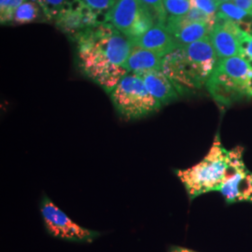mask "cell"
<instances>
[{
	"instance_id": "11",
	"label": "cell",
	"mask_w": 252,
	"mask_h": 252,
	"mask_svg": "<svg viewBox=\"0 0 252 252\" xmlns=\"http://www.w3.org/2000/svg\"><path fill=\"white\" fill-rule=\"evenodd\" d=\"M130 40L132 45L151 51L162 57L180 48L174 36L164 26H154L144 35Z\"/></svg>"
},
{
	"instance_id": "2",
	"label": "cell",
	"mask_w": 252,
	"mask_h": 252,
	"mask_svg": "<svg viewBox=\"0 0 252 252\" xmlns=\"http://www.w3.org/2000/svg\"><path fill=\"white\" fill-rule=\"evenodd\" d=\"M232 150L228 151L217 135L204 159L193 166L180 169L176 175L186 189L190 200L207 192L218 190L229 174Z\"/></svg>"
},
{
	"instance_id": "6",
	"label": "cell",
	"mask_w": 252,
	"mask_h": 252,
	"mask_svg": "<svg viewBox=\"0 0 252 252\" xmlns=\"http://www.w3.org/2000/svg\"><path fill=\"white\" fill-rule=\"evenodd\" d=\"M219 191L229 204L252 203V173L244 162L242 148L236 147L232 150L229 174Z\"/></svg>"
},
{
	"instance_id": "12",
	"label": "cell",
	"mask_w": 252,
	"mask_h": 252,
	"mask_svg": "<svg viewBox=\"0 0 252 252\" xmlns=\"http://www.w3.org/2000/svg\"><path fill=\"white\" fill-rule=\"evenodd\" d=\"M139 76L142 78L151 94L158 100L162 106L168 105L179 98L180 94L162 70L148 71L139 74Z\"/></svg>"
},
{
	"instance_id": "27",
	"label": "cell",
	"mask_w": 252,
	"mask_h": 252,
	"mask_svg": "<svg viewBox=\"0 0 252 252\" xmlns=\"http://www.w3.org/2000/svg\"><path fill=\"white\" fill-rule=\"evenodd\" d=\"M169 252H196L192 250H189L187 248H182V247H172Z\"/></svg>"
},
{
	"instance_id": "13",
	"label": "cell",
	"mask_w": 252,
	"mask_h": 252,
	"mask_svg": "<svg viewBox=\"0 0 252 252\" xmlns=\"http://www.w3.org/2000/svg\"><path fill=\"white\" fill-rule=\"evenodd\" d=\"M162 59L163 57L151 51L132 45V51L125 67L127 72L137 75L153 70H162Z\"/></svg>"
},
{
	"instance_id": "10",
	"label": "cell",
	"mask_w": 252,
	"mask_h": 252,
	"mask_svg": "<svg viewBox=\"0 0 252 252\" xmlns=\"http://www.w3.org/2000/svg\"><path fill=\"white\" fill-rule=\"evenodd\" d=\"M164 27L174 36L180 48L208 37L214 27L202 23H191L184 15L167 16Z\"/></svg>"
},
{
	"instance_id": "3",
	"label": "cell",
	"mask_w": 252,
	"mask_h": 252,
	"mask_svg": "<svg viewBox=\"0 0 252 252\" xmlns=\"http://www.w3.org/2000/svg\"><path fill=\"white\" fill-rule=\"evenodd\" d=\"M118 114L126 121H136L159 111L162 106L147 89L142 78L128 73L109 94Z\"/></svg>"
},
{
	"instance_id": "21",
	"label": "cell",
	"mask_w": 252,
	"mask_h": 252,
	"mask_svg": "<svg viewBox=\"0 0 252 252\" xmlns=\"http://www.w3.org/2000/svg\"><path fill=\"white\" fill-rule=\"evenodd\" d=\"M27 0H0L1 25H10L15 10Z\"/></svg>"
},
{
	"instance_id": "17",
	"label": "cell",
	"mask_w": 252,
	"mask_h": 252,
	"mask_svg": "<svg viewBox=\"0 0 252 252\" xmlns=\"http://www.w3.org/2000/svg\"><path fill=\"white\" fill-rule=\"evenodd\" d=\"M81 5L85 7L86 9H89L94 14H96L98 17L104 20L106 15L111 9L116 0H77Z\"/></svg>"
},
{
	"instance_id": "25",
	"label": "cell",
	"mask_w": 252,
	"mask_h": 252,
	"mask_svg": "<svg viewBox=\"0 0 252 252\" xmlns=\"http://www.w3.org/2000/svg\"><path fill=\"white\" fill-rule=\"evenodd\" d=\"M234 3L239 8L252 14V0H234Z\"/></svg>"
},
{
	"instance_id": "5",
	"label": "cell",
	"mask_w": 252,
	"mask_h": 252,
	"mask_svg": "<svg viewBox=\"0 0 252 252\" xmlns=\"http://www.w3.org/2000/svg\"><path fill=\"white\" fill-rule=\"evenodd\" d=\"M40 213L46 230L54 237L65 241L92 243L100 235L99 232L76 223L48 196L40 202Z\"/></svg>"
},
{
	"instance_id": "18",
	"label": "cell",
	"mask_w": 252,
	"mask_h": 252,
	"mask_svg": "<svg viewBox=\"0 0 252 252\" xmlns=\"http://www.w3.org/2000/svg\"><path fill=\"white\" fill-rule=\"evenodd\" d=\"M40 7L42 14L46 20L51 22L54 21L57 14L60 12L64 4L68 0H34Z\"/></svg>"
},
{
	"instance_id": "23",
	"label": "cell",
	"mask_w": 252,
	"mask_h": 252,
	"mask_svg": "<svg viewBox=\"0 0 252 252\" xmlns=\"http://www.w3.org/2000/svg\"><path fill=\"white\" fill-rule=\"evenodd\" d=\"M239 47L241 51V57L245 60L252 59V36L241 30L237 36Z\"/></svg>"
},
{
	"instance_id": "9",
	"label": "cell",
	"mask_w": 252,
	"mask_h": 252,
	"mask_svg": "<svg viewBox=\"0 0 252 252\" xmlns=\"http://www.w3.org/2000/svg\"><path fill=\"white\" fill-rule=\"evenodd\" d=\"M206 87L212 98L220 106L229 107L248 97L245 83L234 80L216 67L208 78Z\"/></svg>"
},
{
	"instance_id": "26",
	"label": "cell",
	"mask_w": 252,
	"mask_h": 252,
	"mask_svg": "<svg viewBox=\"0 0 252 252\" xmlns=\"http://www.w3.org/2000/svg\"><path fill=\"white\" fill-rule=\"evenodd\" d=\"M246 92H247V96L252 98V69L246 82Z\"/></svg>"
},
{
	"instance_id": "16",
	"label": "cell",
	"mask_w": 252,
	"mask_h": 252,
	"mask_svg": "<svg viewBox=\"0 0 252 252\" xmlns=\"http://www.w3.org/2000/svg\"><path fill=\"white\" fill-rule=\"evenodd\" d=\"M40 7L34 0H27L15 10L10 25H25L36 22L40 17Z\"/></svg>"
},
{
	"instance_id": "8",
	"label": "cell",
	"mask_w": 252,
	"mask_h": 252,
	"mask_svg": "<svg viewBox=\"0 0 252 252\" xmlns=\"http://www.w3.org/2000/svg\"><path fill=\"white\" fill-rule=\"evenodd\" d=\"M181 50L199 85L205 86L218 63L216 52L209 36L181 47Z\"/></svg>"
},
{
	"instance_id": "19",
	"label": "cell",
	"mask_w": 252,
	"mask_h": 252,
	"mask_svg": "<svg viewBox=\"0 0 252 252\" xmlns=\"http://www.w3.org/2000/svg\"><path fill=\"white\" fill-rule=\"evenodd\" d=\"M154 17L156 26H164L167 13L163 6V0H139Z\"/></svg>"
},
{
	"instance_id": "20",
	"label": "cell",
	"mask_w": 252,
	"mask_h": 252,
	"mask_svg": "<svg viewBox=\"0 0 252 252\" xmlns=\"http://www.w3.org/2000/svg\"><path fill=\"white\" fill-rule=\"evenodd\" d=\"M167 16L179 17L188 13L191 5L189 0H163Z\"/></svg>"
},
{
	"instance_id": "22",
	"label": "cell",
	"mask_w": 252,
	"mask_h": 252,
	"mask_svg": "<svg viewBox=\"0 0 252 252\" xmlns=\"http://www.w3.org/2000/svg\"><path fill=\"white\" fill-rule=\"evenodd\" d=\"M186 20L191 23H202V24H207L211 27H215L216 24V16L208 15L205 11L196 8H190L188 13L184 15Z\"/></svg>"
},
{
	"instance_id": "1",
	"label": "cell",
	"mask_w": 252,
	"mask_h": 252,
	"mask_svg": "<svg viewBox=\"0 0 252 252\" xmlns=\"http://www.w3.org/2000/svg\"><path fill=\"white\" fill-rule=\"evenodd\" d=\"M78 63L85 77L110 94L126 74L131 40L115 27L104 23L73 36Z\"/></svg>"
},
{
	"instance_id": "7",
	"label": "cell",
	"mask_w": 252,
	"mask_h": 252,
	"mask_svg": "<svg viewBox=\"0 0 252 252\" xmlns=\"http://www.w3.org/2000/svg\"><path fill=\"white\" fill-rule=\"evenodd\" d=\"M54 22L55 27L71 38L89 28L105 23L104 20L83 7L77 0H68Z\"/></svg>"
},
{
	"instance_id": "4",
	"label": "cell",
	"mask_w": 252,
	"mask_h": 252,
	"mask_svg": "<svg viewBox=\"0 0 252 252\" xmlns=\"http://www.w3.org/2000/svg\"><path fill=\"white\" fill-rule=\"evenodd\" d=\"M105 23L129 39L144 35L156 26L152 12L139 0H116L106 15Z\"/></svg>"
},
{
	"instance_id": "15",
	"label": "cell",
	"mask_w": 252,
	"mask_h": 252,
	"mask_svg": "<svg viewBox=\"0 0 252 252\" xmlns=\"http://www.w3.org/2000/svg\"><path fill=\"white\" fill-rule=\"evenodd\" d=\"M216 68L245 84L252 72L250 64L241 56H233L218 60Z\"/></svg>"
},
{
	"instance_id": "28",
	"label": "cell",
	"mask_w": 252,
	"mask_h": 252,
	"mask_svg": "<svg viewBox=\"0 0 252 252\" xmlns=\"http://www.w3.org/2000/svg\"><path fill=\"white\" fill-rule=\"evenodd\" d=\"M219 2V4L220 3H223V2H233L234 0H217Z\"/></svg>"
},
{
	"instance_id": "24",
	"label": "cell",
	"mask_w": 252,
	"mask_h": 252,
	"mask_svg": "<svg viewBox=\"0 0 252 252\" xmlns=\"http://www.w3.org/2000/svg\"><path fill=\"white\" fill-rule=\"evenodd\" d=\"M189 2L192 8L201 9L208 15L216 16L220 5L217 0H189Z\"/></svg>"
},
{
	"instance_id": "14",
	"label": "cell",
	"mask_w": 252,
	"mask_h": 252,
	"mask_svg": "<svg viewBox=\"0 0 252 252\" xmlns=\"http://www.w3.org/2000/svg\"><path fill=\"white\" fill-rule=\"evenodd\" d=\"M209 38L215 49L218 60L233 56H241L238 39L225 28L215 26L209 35Z\"/></svg>"
}]
</instances>
